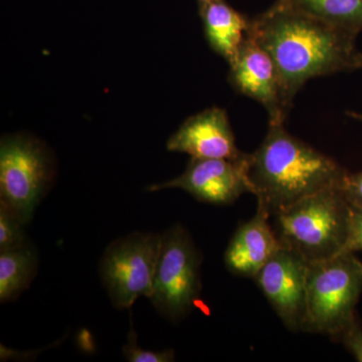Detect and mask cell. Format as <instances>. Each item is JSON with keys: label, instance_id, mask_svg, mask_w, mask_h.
<instances>
[{"label": "cell", "instance_id": "8992f818", "mask_svg": "<svg viewBox=\"0 0 362 362\" xmlns=\"http://www.w3.org/2000/svg\"><path fill=\"white\" fill-rule=\"evenodd\" d=\"M52 180V162L45 145L25 135L0 143V202L23 223L32 220Z\"/></svg>", "mask_w": 362, "mask_h": 362}, {"label": "cell", "instance_id": "ac0fdd59", "mask_svg": "<svg viewBox=\"0 0 362 362\" xmlns=\"http://www.w3.org/2000/svg\"><path fill=\"white\" fill-rule=\"evenodd\" d=\"M337 341H341L354 358L362 362V326L358 316L343 331Z\"/></svg>", "mask_w": 362, "mask_h": 362}, {"label": "cell", "instance_id": "7a4b0ae2", "mask_svg": "<svg viewBox=\"0 0 362 362\" xmlns=\"http://www.w3.org/2000/svg\"><path fill=\"white\" fill-rule=\"evenodd\" d=\"M347 173L334 159L290 134L284 124H269L265 139L247 156L251 194L270 216L309 195L341 187Z\"/></svg>", "mask_w": 362, "mask_h": 362}, {"label": "cell", "instance_id": "9c48e42d", "mask_svg": "<svg viewBox=\"0 0 362 362\" xmlns=\"http://www.w3.org/2000/svg\"><path fill=\"white\" fill-rule=\"evenodd\" d=\"M247 156L239 160L192 158L182 175L153 185L149 192L180 188L197 201L207 204H233L244 194H251L247 175Z\"/></svg>", "mask_w": 362, "mask_h": 362}, {"label": "cell", "instance_id": "52a82bcc", "mask_svg": "<svg viewBox=\"0 0 362 362\" xmlns=\"http://www.w3.org/2000/svg\"><path fill=\"white\" fill-rule=\"evenodd\" d=\"M160 246L161 235L136 232L107 247L100 278L115 308L126 310L138 298L151 296Z\"/></svg>", "mask_w": 362, "mask_h": 362}, {"label": "cell", "instance_id": "44dd1931", "mask_svg": "<svg viewBox=\"0 0 362 362\" xmlns=\"http://www.w3.org/2000/svg\"><path fill=\"white\" fill-rule=\"evenodd\" d=\"M347 115L362 122V113H358V112H347Z\"/></svg>", "mask_w": 362, "mask_h": 362}, {"label": "cell", "instance_id": "7c38bea8", "mask_svg": "<svg viewBox=\"0 0 362 362\" xmlns=\"http://www.w3.org/2000/svg\"><path fill=\"white\" fill-rule=\"evenodd\" d=\"M270 218V214L258 206L256 216L238 228L225 252L228 271L242 277L255 278L282 246Z\"/></svg>", "mask_w": 362, "mask_h": 362}, {"label": "cell", "instance_id": "30bf717a", "mask_svg": "<svg viewBox=\"0 0 362 362\" xmlns=\"http://www.w3.org/2000/svg\"><path fill=\"white\" fill-rule=\"evenodd\" d=\"M228 66V82L233 89L261 104L268 113L269 124H284L288 115L277 70L268 52L251 35Z\"/></svg>", "mask_w": 362, "mask_h": 362}, {"label": "cell", "instance_id": "2e32d148", "mask_svg": "<svg viewBox=\"0 0 362 362\" xmlns=\"http://www.w3.org/2000/svg\"><path fill=\"white\" fill-rule=\"evenodd\" d=\"M25 225L11 209L0 202V252L28 245L23 230Z\"/></svg>", "mask_w": 362, "mask_h": 362}, {"label": "cell", "instance_id": "5bb4252c", "mask_svg": "<svg viewBox=\"0 0 362 362\" xmlns=\"http://www.w3.org/2000/svg\"><path fill=\"white\" fill-rule=\"evenodd\" d=\"M37 255L30 245L0 252V302L18 299L30 286L37 271Z\"/></svg>", "mask_w": 362, "mask_h": 362}, {"label": "cell", "instance_id": "ffe728a7", "mask_svg": "<svg viewBox=\"0 0 362 362\" xmlns=\"http://www.w3.org/2000/svg\"><path fill=\"white\" fill-rule=\"evenodd\" d=\"M361 251H362V209L351 207L349 240H347L344 252Z\"/></svg>", "mask_w": 362, "mask_h": 362}, {"label": "cell", "instance_id": "277c9868", "mask_svg": "<svg viewBox=\"0 0 362 362\" xmlns=\"http://www.w3.org/2000/svg\"><path fill=\"white\" fill-rule=\"evenodd\" d=\"M362 294V263L356 252L308 264L304 332L338 340L356 320Z\"/></svg>", "mask_w": 362, "mask_h": 362}, {"label": "cell", "instance_id": "7402d4cb", "mask_svg": "<svg viewBox=\"0 0 362 362\" xmlns=\"http://www.w3.org/2000/svg\"><path fill=\"white\" fill-rule=\"evenodd\" d=\"M199 4V7L204 6V4H209V2L213 1V0H197Z\"/></svg>", "mask_w": 362, "mask_h": 362}, {"label": "cell", "instance_id": "603a6c76", "mask_svg": "<svg viewBox=\"0 0 362 362\" xmlns=\"http://www.w3.org/2000/svg\"><path fill=\"white\" fill-rule=\"evenodd\" d=\"M277 1H282V0H277Z\"/></svg>", "mask_w": 362, "mask_h": 362}, {"label": "cell", "instance_id": "d6986e66", "mask_svg": "<svg viewBox=\"0 0 362 362\" xmlns=\"http://www.w3.org/2000/svg\"><path fill=\"white\" fill-rule=\"evenodd\" d=\"M341 188L350 206L354 209H362V171L347 173Z\"/></svg>", "mask_w": 362, "mask_h": 362}, {"label": "cell", "instance_id": "4fadbf2b", "mask_svg": "<svg viewBox=\"0 0 362 362\" xmlns=\"http://www.w3.org/2000/svg\"><path fill=\"white\" fill-rule=\"evenodd\" d=\"M204 35L211 49L232 63L249 37L251 20L226 0H213L199 7Z\"/></svg>", "mask_w": 362, "mask_h": 362}, {"label": "cell", "instance_id": "e0dca14e", "mask_svg": "<svg viewBox=\"0 0 362 362\" xmlns=\"http://www.w3.org/2000/svg\"><path fill=\"white\" fill-rule=\"evenodd\" d=\"M123 354L126 361L130 362H171L175 361V352L173 349L163 351L143 349L138 345L137 334L134 328L131 327L128 335L127 344L123 347Z\"/></svg>", "mask_w": 362, "mask_h": 362}, {"label": "cell", "instance_id": "3957f363", "mask_svg": "<svg viewBox=\"0 0 362 362\" xmlns=\"http://www.w3.org/2000/svg\"><path fill=\"white\" fill-rule=\"evenodd\" d=\"M341 187L309 195L274 216V230L281 245L297 252L308 263L344 252L351 206Z\"/></svg>", "mask_w": 362, "mask_h": 362}, {"label": "cell", "instance_id": "9a60e30c", "mask_svg": "<svg viewBox=\"0 0 362 362\" xmlns=\"http://www.w3.org/2000/svg\"><path fill=\"white\" fill-rule=\"evenodd\" d=\"M298 11L358 35L362 33V0H282Z\"/></svg>", "mask_w": 362, "mask_h": 362}, {"label": "cell", "instance_id": "6da1fadb", "mask_svg": "<svg viewBox=\"0 0 362 362\" xmlns=\"http://www.w3.org/2000/svg\"><path fill=\"white\" fill-rule=\"evenodd\" d=\"M250 35L276 66L287 115L309 80L362 69L356 33L328 25L286 2L276 1L252 18Z\"/></svg>", "mask_w": 362, "mask_h": 362}, {"label": "cell", "instance_id": "ba28073f", "mask_svg": "<svg viewBox=\"0 0 362 362\" xmlns=\"http://www.w3.org/2000/svg\"><path fill=\"white\" fill-rule=\"evenodd\" d=\"M308 264L297 252L281 246L254 278L279 318L293 332L304 330Z\"/></svg>", "mask_w": 362, "mask_h": 362}, {"label": "cell", "instance_id": "8fae6325", "mask_svg": "<svg viewBox=\"0 0 362 362\" xmlns=\"http://www.w3.org/2000/svg\"><path fill=\"white\" fill-rule=\"evenodd\" d=\"M166 148L202 159L239 160L246 154L235 143L228 114L218 107L188 117L169 137Z\"/></svg>", "mask_w": 362, "mask_h": 362}, {"label": "cell", "instance_id": "5b68a950", "mask_svg": "<svg viewBox=\"0 0 362 362\" xmlns=\"http://www.w3.org/2000/svg\"><path fill=\"white\" fill-rule=\"evenodd\" d=\"M201 264V254L185 228L175 225L161 235L149 298L161 315L178 321L192 311L202 291Z\"/></svg>", "mask_w": 362, "mask_h": 362}]
</instances>
